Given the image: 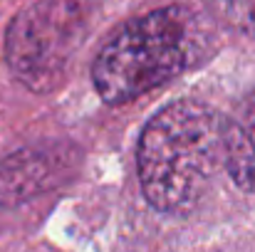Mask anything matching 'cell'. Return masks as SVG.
I'll return each mask as SVG.
<instances>
[{
	"label": "cell",
	"instance_id": "cell-4",
	"mask_svg": "<svg viewBox=\"0 0 255 252\" xmlns=\"http://www.w3.org/2000/svg\"><path fill=\"white\" fill-rule=\"evenodd\" d=\"M223 166L241 190L255 193V89L236 104L226 121Z\"/></svg>",
	"mask_w": 255,
	"mask_h": 252
},
{
	"label": "cell",
	"instance_id": "cell-5",
	"mask_svg": "<svg viewBox=\"0 0 255 252\" xmlns=\"http://www.w3.org/2000/svg\"><path fill=\"white\" fill-rule=\"evenodd\" d=\"M60 154H37V151H20L10 161L0 166V200L2 203H17L30 195H37V190L55 183V161H60Z\"/></svg>",
	"mask_w": 255,
	"mask_h": 252
},
{
	"label": "cell",
	"instance_id": "cell-2",
	"mask_svg": "<svg viewBox=\"0 0 255 252\" xmlns=\"http://www.w3.org/2000/svg\"><path fill=\"white\" fill-rule=\"evenodd\" d=\"M206 42L198 15L166 5L122 25L97 52L92 82L112 104H127L186 72Z\"/></svg>",
	"mask_w": 255,
	"mask_h": 252
},
{
	"label": "cell",
	"instance_id": "cell-3",
	"mask_svg": "<svg viewBox=\"0 0 255 252\" xmlns=\"http://www.w3.org/2000/svg\"><path fill=\"white\" fill-rule=\"evenodd\" d=\"M89 27L85 0H37L7 25L5 62L17 82L50 91L65 77Z\"/></svg>",
	"mask_w": 255,
	"mask_h": 252
},
{
	"label": "cell",
	"instance_id": "cell-1",
	"mask_svg": "<svg viewBox=\"0 0 255 252\" xmlns=\"http://www.w3.org/2000/svg\"><path fill=\"white\" fill-rule=\"evenodd\" d=\"M223 114L201 99L164 106L141 131L136 170L141 193L164 215H188L223 166Z\"/></svg>",
	"mask_w": 255,
	"mask_h": 252
},
{
	"label": "cell",
	"instance_id": "cell-6",
	"mask_svg": "<svg viewBox=\"0 0 255 252\" xmlns=\"http://www.w3.org/2000/svg\"><path fill=\"white\" fill-rule=\"evenodd\" d=\"M211 5L228 25L255 35V0H211Z\"/></svg>",
	"mask_w": 255,
	"mask_h": 252
}]
</instances>
